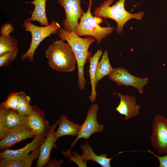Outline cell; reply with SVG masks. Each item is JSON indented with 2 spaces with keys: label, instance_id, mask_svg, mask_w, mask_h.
<instances>
[{
  "label": "cell",
  "instance_id": "6da1fadb",
  "mask_svg": "<svg viewBox=\"0 0 167 167\" xmlns=\"http://www.w3.org/2000/svg\"><path fill=\"white\" fill-rule=\"evenodd\" d=\"M58 31L59 38L62 41H66L74 53L78 69V86L80 90H84L86 84L84 66L87 60L92 54L88 49L95 39L90 36L81 38L76 35L74 31L70 32L62 28Z\"/></svg>",
  "mask_w": 167,
  "mask_h": 167
},
{
  "label": "cell",
  "instance_id": "7a4b0ae2",
  "mask_svg": "<svg viewBox=\"0 0 167 167\" xmlns=\"http://www.w3.org/2000/svg\"><path fill=\"white\" fill-rule=\"evenodd\" d=\"M48 64L53 69L61 72L73 71L77 63L71 47L61 40L53 41L45 52Z\"/></svg>",
  "mask_w": 167,
  "mask_h": 167
},
{
  "label": "cell",
  "instance_id": "3957f363",
  "mask_svg": "<svg viewBox=\"0 0 167 167\" xmlns=\"http://www.w3.org/2000/svg\"><path fill=\"white\" fill-rule=\"evenodd\" d=\"M114 0H106L99 6L95 8L93 15L94 16L109 18L115 21L117 24L116 32L121 34L124 24L129 20L134 18L137 20H141L144 14V12L141 11L136 13H131L125 8V0H118L115 4L110 5Z\"/></svg>",
  "mask_w": 167,
  "mask_h": 167
},
{
  "label": "cell",
  "instance_id": "277c9868",
  "mask_svg": "<svg viewBox=\"0 0 167 167\" xmlns=\"http://www.w3.org/2000/svg\"><path fill=\"white\" fill-rule=\"evenodd\" d=\"M88 9L80 18L78 25L74 32L80 36H88L93 37L97 44L107 36L111 34L114 29L113 27H102L99 25L102 21L100 17L93 16L91 13L92 0H89Z\"/></svg>",
  "mask_w": 167,
  "mask_h": 167
},
{
  "label": "cell",
  "instance_id": "5b68a950",
  "mask_svg": "<svg viewBox=\"0 0 167 167\" xmlns=\"http://www.w3.org/2000/svg\"><path fill=\"white\" fill-rule=\"evenodd\" d=\"M23 27L26 31L30 32L32 40L28 49L21 58L23 61L28 59L30 62L33 61L35 52L41 42L50 35L57 34L58 31L61 28L59 23L55 20L52 21L48 26L40 27L26 20L23 23Z\"/></svg>",
  "mask_w": 167,
  "mask_h": 167
},
{
  "label": "cell",
  "instance_id": "8992f818",
  "mask_svg": "<svg viewBox=\"0 0 167 167\" xmlns=\"http://www.w3.org/2000/svg\"><path fill=\"white\" fill-rule=\"evenodd\" d=\"M151 144L159 155L167 154V118L164 116L156 115L152 123L150 136Z\"/></svg>",
  "mask_w": 167,
  "mask_h": 167
},
{
  "label": "cell",
  "instance_id": "52a82bcc",
  "mask_svg": "<svg viewBox=\"0 0 167 167\" xmlns=\"http://www.w3.org/2000/svg\"><path fill=\"white\" fill-rule=\"evenodd\" d=\"M99 109V106L97 104L92 105L87 111L85 119L83 124L80 126V129L75 140L70 144L71 147L66 152H71V148L79 139L83 138L88 139L93 134L96 133L102 132L105 128L103 124H99L97 118V113Z\"/></svg>",
  "mask_w": 167,
  "mask_h": 167
},
{
  "label": "cell",
  "instance_id": "ba28073f",
  "mask_svg": "<svg viewBox=\"0 0 167 167\" xmlns=\"http://www.w3.org/2000/svg\"><path fill=\"white\" fill-rule=\"evenodd\" d=\"M59 5L64 9L66 18L62 24L64 29L72 32L79 24L78 20L84 13L81 7L83 0H57Z\"/></svg>",
  "mask_w": 167,
  "mask_h": 167
},
{
  "label": "cell",
  "instance_id": "9c48e42d",
  "mask_svg": "<svg viewBox=\"0 0 167 167\" xmlns=\"http://www.w3.org/2000/svg\"><path fill=\"white\" fill-rule=\"evenodd\" d=\"M109 76V79L115 82L118 85L134 87L141 94L143 93V87L148 83L149 80L147 77L140 78L133 76L122 67L113 69Z\"/></svg>",
  "mask_w": 167,
  "mask_h": 167
},
{
  "label": "cell",
  "instance_id": "30bf717a",
  "mask_svg": "<svg viewBox=\"0 0 167 167\" xmlns=\"http://www.w3.org/2000/svg\"><path fill=\"white\" fill-rule=\"evenodd\" d=\"M44 112L36 105H32L30 113L27 116V126L36 135L46 136L51 126L45 118Z\"/></svg>",
  "mask_w": 167,
  "mask_h": 167
},
{
  "label": "cell",
  "instance_id": "8fae6325",
  "mask_svg": "<svg viewBox=\"0 0 167 167\" xmlns=\"http://www.w3.org/2000/svg\"><path fill=\"white\" fill-rule=\"evenodd\" d=\"M27 119V116L20 115L17 110L0 108V139L13 128L26 124Z\"/></svg>",
  "mask_w": 167,
  "mask_h": 167
},
{
  "label": "cell",
  "instance_id": "7c38bea8",
  "mask_svg": "<svg viewBox=\"0 0 167 167\" xmlns=\"http://www.w3.org/2000/svg\"><path fill=\"white\" fill-rule=\"evenodd\" d=\"M36 135L26 124L16 127L9 131L0 141V149L2 151L12 147L18 142L34 138Z\"/></svg>",
  "mask_w": 167,
  "mask_h": 167
},
{
  "label": "cell",
  "instance_id": "4fadbf2b",
  "mask_svg": "<svg viewBox=\"0 0 167 167\" xmlns=\"http://www.w3.org/2000/svg\"><path fill=\"white\" fill-rule=\"evenodd\" d=\"M46 136L36 135L33 139L24 147L12 150L7 149L0 153V159L5 160H19L25 158L30 152L39 148L43 142Z\"/></svg>",
  "mask_w": 167,
  "mask_h": 167
},
{
  "label": "cell",
  "instance_id": "5bb4252c",
  "mask_svg": "<svg viewBox=\"0 0 167 167\" xmlns=\"http://www.w3.org/2000/svg\"><path fill=\"white\" fill-rule=\"evenodd\" d=\"M60 119L59 118L51 126L45 139L39 147V157L36 167H42L45 166L50 159V157L52 150L53 148H57L55 142L58 139L55 136V129L58 124Z\"/></svg>",
  "mask_w": 167,
  "mask_h": 167
},
{
  "label": "cell",
  "instance_id": "9a60e30c",
  "mask_svg": "<svg viewBox=\"0 0 167 167\" xmlns=\"http://www.w3.org/2000/svg\"><path fill=\"white\" fill-rule=\"evenodd\" d=\"M113 94L118 95L120 98V103L115 109L119 113L125 116V120L132 118L138 114L140 107L137 104L135 97L119 93Z\"/></svg>",
  "mask_w": 167,
  "mask_h": 167
},
{
  "label": "cell",
  "instance_id": "2e32d148",
  "mask_svg": "<svg viewBox=\"0 0 167 167\" xmlns=\"http://www.w3.org/2000/svg\"><path fill=\"white\" fill-rule=\"evenodd\" d=\"M80 148L83 151V153L81 156L84 162H86L88 161H93L102 167H111L110 163L111 160L116 156L122 152H120L116 156L110 158H108L107 154L105 153L97 155L93 151L88 141H86L84 145L81 146Z\"/></svg>",
  "mask_w": 167,
  "mask_h": 167
},
{
  "label": "cell",
  "instance_id": "e0dca14e",
  "mask_svg": "<svg viewBox=\"0 0 167 167\" xmlns=\"http://www.w3.org/2000/svg\"><path fill=\"white\" fill-rule=\"evenodd\" d=\"M80 127L79 124L70 121L65 115H62L58 129L54 132L55 136L58 139L66 135L77 136Z\"/></svg>",
  "mask_w": 167,
  "mask_h": 167
},
{
  "label": "cell",
  "instance_id": "ac0fdd59",
  "mask_svg": "<svg viewBox=\"0 0 167 167\" xmlns=\"http://www.w3.org/2000/svg\"><path fill=\"white\" fill-rule=\"evenodd\" d=\"M46 0H34L31 2L26 1V3H31L34 5V11L31 12V16L26 20L29 21H36L39 22L42 26L49 25L47 18L46 12Z\"/></svg>",
  "mask_w": 167,
  "mask_h": 167
},
{
  "label": "cell",
  "instance_id": "d6986e66",
  "mask_svg": "<svg viewBox=\"0 0 167 167\" xmlns=\"http://www.w3.org/2000/svg\"><path fill=\"white\" fill-rule=\"evenodd\" d=\"M113 69L109 62L108 51L105 50L96 66L94 79V89L96 91L99 81L104 77L109 75Z\"/></svg>",
  "mask_w": 167,
  "mask_h": 167
},
{
  "label": "cell",
  "instance_id": "ffe728a7",
  "mask_svg": "<svg viewBox=\"0 0 167 167\" xmlns=\"http://www.w3.org/2000/svg\"><path fill=\"white\" fill-rule=\"evenodd\" d=\"M39 148L32 151L25 159L19 160H5L0 159V167H30L34 160L38 159Z\"/></svg>",
  "mask_w": 167,
  "mask_h": 167
},
{
  "label": "cell",
  "instance_id": "44dd1931",
  "mask_svg": "<svg viewBox=\"0 0 167 167\" xmlns=\"http://www.w3.org/2000/svg\"><path fill=\"white\" fill-rule=\"evenodd\" d=\"M102 54V51L100 49L98 50L94 55L88 58L90 63L89 69L88 72L90 75V82L92 87L91 95L89 97L90 101L94 102L96 100L97 94L94 89V79L96 66L98 60Z\"/></svg>",
  "mask_w": 167,
  "mask_h": 167
},
{
  "label": "cell",
  "instance_id": "7402d4cb",
  "mask_svg": "<svg viewBox=\"0 0 167 167\" xmlns=\"http://www.w3.org/2000/svg\"><path fill=\"white\" fill-rule=\"evenodd\" d=\"M19 100L17 111L21 115L26 116L29 115L32 110V105H30V97L24 92H18Z\"/></svg>",
  "mask_w": 167,
  "mask_h": 167
},
{
  "label": "cell",
  "instance_id": "603a6c76",
  "mask_svg": "<svg viewBox=\"0 0 167 167\" xmlns=\"http://www.w3.org/2000/svg\"><path fill=\"white\" fill-rule=\"evenodd\" d=\"M18 49L17 40L10 35H0V54Z\"/></svg>",
  "mask_w": 167,
  "mask_h": 167
},
{
  "label": "cell",
  "instance_id": "cb8c5ba5",
  "mask_svg": "<svg viewBox=\"0 0 167 167\" xmlns=\"http://www.w3.org/2000/svg\"><path fill=\"white\" fill-rule=\"evenodd\" d=\"M19 100L18 92H11L6 100L1 104L0 108L3 109L17 110Z\"/></svg>",
  "mask_w": 167,
  "mask_h": 167
},
{
  "label": "cell",
  "instance_id": "d4e9b609",
  "mask_svg": "<svg viewBox=\"0 0 167 167\" xmlns=\"http://www.w3.org/2000/svg\"><path fill=\"white\" fill-rule=\"evenodd\" d=\"M19 49L0 54V67H6L9 66L16 58Z\"/></svg>",
  "mask_w": 167,
  "mask_h": 167
},
{
  "label": "cell",
  "instance_id": "484cf974",
  "mask_svg": "<svg viewBox=\"0 0 167 167\" xmlns=\"http://www.w3.org/2000/svg\"><path fill=\"white\" fill-rule=\"evenodd\" d=\"M67 158L68 157L71 161L75 163L79 167H87L86 162H84L82 160L81 156L75 152L70 153L64 155Z\"/></svg>",
  "mask_w": 167,
  "mask_h": 167
},
{
  "label": "cell",
  "instance_id": "4316f807",
  "mask_svg": "<svg viewBox=\"0 0 167 167\" xmlns=\"http://www.w3.org/2000/svg\"><path fill=\"white\" fill-rule=\"evenodd\" d=\"M14 28L10 23H6L3 25L0 29V35H9L10 33L13 32Z\"/></svg>",
  "mask_w": 167,
  "mask_h": 167
},
{
  "label": "cell",
  "instance_id": "83f0119b",
  "mask_svg": "<svg viewBox=\"0 0 167 167\" xmlns=\"http://www.w3.org/2000/svg\"><path fill=\"white\" fill-rule=\"evenodd\" d=\"M148 152L153 154L159 161L160 164L158 166V167H167V154L160 156L154 154L150 151L149 150Z\"/></svg>",
  "mask_w": 167,
  "mask_h": 167
},
{
  "label": "cell",
  "instance_id": "f1b7e54d",
  "mask_svg": "<svg viewBox=\"0 0 167 167\" xmlns=\"http://www.w3.org/2000/svg\"><path fill=\"white\" fill-rule=\"evenodd\" d=\"M63 162V160L58 161L55 159H50L45 166L47 167H61Z\"/></svg>",
  "mask_w": 167,
  "mask_h": 167
}]
</instances>
